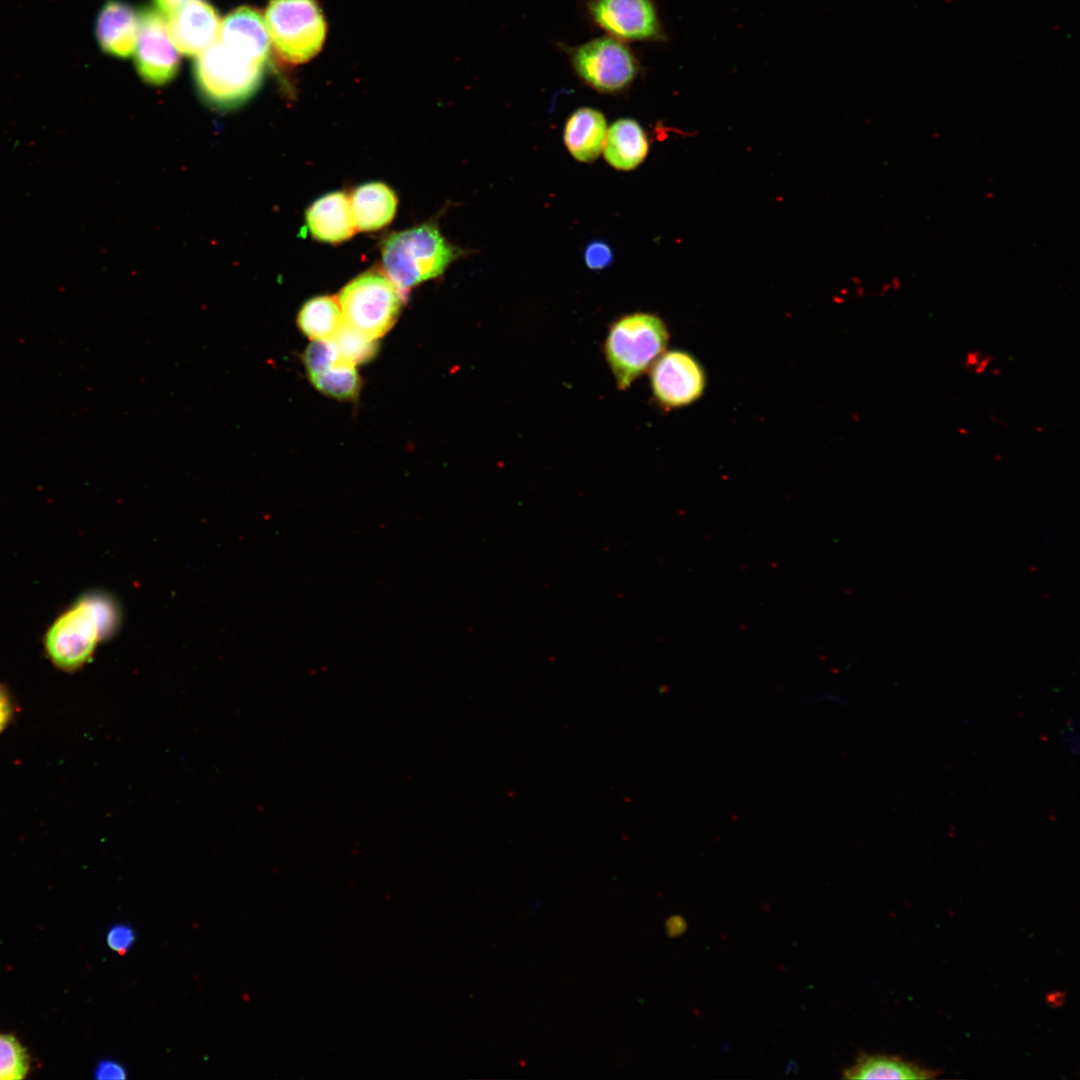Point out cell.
Returning <instances> with one entry per match:
<instances>
[{"label":"cell","mask_w":1080,"mask_h":1080,"mask_svg":"<svg viewBox=\"0 0 1080 1080\" xmlns=\"http://www.w3.org/2000/svg\"><path fill=\"white\" fill-rule=\"evenodd\" d=\"M119 605L103 592L80 596L50 624L43 637L49 661L63 672H74L92 658L99 643L120 624Z\"/></svg>","instance_id":"obj_1"},{"label":"cell","mask_w":1080,"mask_h":1080,"mask_svg":"<svg viewBox=\"0 0 1080 1080\" xmlns=\"http://www.w3.org/2000/svg\"><path fill=\"white\" fill-rule=\"evenodd\" d=\"M670 333L666 322L651 312H632L613 320L603 343V354L620 391L627 390L666 350Z\"/></svg>","instance_id":"obj_2"},{"label":"cell","mask_w":1080,"mask_h":1080,"mask_svg":"<svg viewBox=\"0 0 1080 1080\" xmlns=\"http://www.w3.org/2000/svg\"><path fill=\"white\" fill-rule=\"evenodd\" d=\"M457 256L432 224L391 234L382 245L384 273L404 298L413 286L443 273Z\"/></svg>","instance_id":"obj_3"},{"label":"cell","mask_w":1080,"mask_h":1080,"mask_svg":"<svg viewBox=\"0 0 1080 1080\" xmlns=\"http://www.w3.org/2000/svg\"><path fill=\"white\" fill-rule=\"evenodd\" d=\"M264 66L217 39L198 55L193 68L194 79L208 104L230 109L255 94L263 80Z\"/></svg>","instance_id":"obj_4"},{"label":"cell","mask_w":1080,"mask_h":1080,"mask_svg":"<svg viewBox=\"0 0 1080 1080\" xmlns=\"http://www.w3.org/2000/svg\"><path fill=\"white\" fill-rule=\"evenodd\" d=\"M264 21L273 47L286 62H306L324 43L326 23L316 0H271Z\"/></svg>","instance_id":"obj_5"},{"label":"cell","mask_w":1080,"mask_h":1080,"mask_svg":"<svg viewBox=\"0 0 1080 1080\" xmlns=\"http://www.w3.org/2000/svg\"><path fill=\"white\" fill-rule=\"evenodd\" d=\"M403 298L384 272L371 270L349 282L338 302L344 321L376 340L394 325Z\"/></svg>","instance_id":"obj_6"},{"label":"cell","mask_w":1080,"mask_h":1080,"mask_svg":"<svg viewBox=\"0 0 1080 1080\" xmlns=\"http://www.w3.org/2000/svg\"><path fill=\"white\" fill-rule=\"evenodd\" d=\"M564 48L577 77L600 93L623 92L640 72L639 61L629 46L609 35Z\"/></svg>","instance_id":"obj_7"},{"label":"cell","mask_w":1080,"mask_h":1080,"mask_svg":"<svg viewBox=\"0 0 1080 1080\" xmlns=\"http://www.w3.org/2000/svg\"><path fill=\"white\" fill-rule=\"evenodd\" d=\"M649 370L652 396L663 410L689 406L699 400L705 391V370L688 351L665 350Z\"/></svg>","instance_id":"obj_8"},{"label":"cell","mask_w":1080,"mask_h":1080,"mask_svg":"<svg viewBox=\"0 0 1080 1080\" xmlns=\"http://www.w3.org/2000/svg\"><path fill=\"white\" fill-rule=\"evenodd\" d=\"M586 10L594 25L622 42L666 39L653 0H588Z\"/></svg>","instance_id":"obj_9"},{"label":"cell","mask_w":1080,"mask_h":1080,"mask_svg":"<svg viewBox=\"0 0 1080 1080\" xmlns=\"http://www.w3.org/2000/svg\"><path fill=\"white\" fill-rule=\"evenodd\" d=\"M134 49L136 70L145 82L159 86L176 76L180 57L160 11L147 7L141 9Z\"/></svg>","instance_id":"obj_10"},{"label":"cell","mask_w":1080,"mask_h":1080,"mask_svg":"<svg viewBox=\"0 0 1080 1080\" xmlns=\"http://www.w3.org/2000/svg\"><path fill=\"white\" fill-rule=\"evenodd\" d=\"M168 34L178 50L186 56L201 54L219 36L221 20L217 11L203 0H192L167 20Z\"/></svg>","instance_id":"obj_11"},{"label":"cell","mask_w":1080,"mask_h":1080,"mask_svg":"<svg viewBox=\"0 0 1080 1080\" xmlns=\"http://www.w3.org/2000/svg\"><path fill=\"white\" fill-rule=\"evenodd\" d=\"M218 39L229 48L261 64L270 52V37L261 14L251 7H239L221 22Z\"/></svg>","instance_id":"obj_12"},{"label":"cell","mask_w":1080,"mask_h":1080,"mask_svg":"<svg viewBox=\"0 0 1080 1080\" xmlns=\"http://www.w3.org/2000/svg\"><path fill=\"white\" fill-rule=\"evenodd\" d=\"M96 38L101 49L118 58L131 56L138 34V15L119 0L107 1L98 13Z\"/></svg>","instance_id":"obj_13"},{"label":"cell","mask_w":1080,"mask_h":1080,"mask_svg":"<svg viewBox=\"0 0 1080 1080\" xmlns=\"http://www.w3.org/2000/svg\"><path fill=\"white\" fill-rule=\"evenodd\" d=\"M305 218L312 237L322 242H343L357 231L350 199L343 192L317 199L307 209Z\"/></svg>","instance_id":"obj_14"},{"label":"cell","mask_w":1080,"mask_h":1080,"mask_svg":"<svg viewBox=\"0 0 1080 1080\" xmlns=\"http://www.w3.org/2000/svg\"><path fill=\"white\" fill-rule=\"evenodd\" d=\"M607 129L606 119L601 111L590 107L578 108L565 123L564 144L577 161L593 162L603 150Z\"/></svg>","instance_id":"obj_15"},{"label":"cell","mask_w":1080,"mask_h":1080,"mask_svg":"<svg viewBox=\"0 0 1080 1080\" xmlns=\"http://www.w3.org/2000/svg\"><path fill=\"white\" fill-rule=\"evenodd\" d=\"M602 151L605 160L613 168L621 171L633 170L648 154L647 134L636 120L619 119L607 129Z\"/></svg>","instance_id":"obj_16"},{"label":"cell","mask_w":1080,"mask_h":1080,"mask_svg":"<svg viewBox=\"0 0 1080 1080\" xmlns=\"http://www.w3.org/2000/svg\"><path fill=\"white\" fill-rule=\"evenodd\" d=\"M393 190L380 182L366 183L355 189L350 204L357 230L374 231L388 225L397 209Z\"/></svg>","instance_id":"obj_17"},{"label":"cell","mask_w":1080,"mask_h":1080,"mask_svg":"<svg viewBox=\"0 0 1080 1080\" xmlns=\"http://www.w3.org/2000/svg\"><path fill=\"white\" fill-rule=\"evenodd\" d=\"M848 1079H930L935 1071L896 1056L862 1054L843 1072Z\"/></svg>","instance_id":"obj_18"},{"label":"cell","mask_w":1080,"mask_h":1080,"mask_svg":"<svg viewBox=\"0 0 1080 1080\" xmlns=\"http://www.w3.org/2000/svg\"><path fill=\"white\" fill-rule=\"evenodd\" d=\"M344 321L339 302L331 296L306 301L297 315V326L312 340L332 339Z\"/></svg>","instance_id":"obj_19"},{"label":"cell","mask_w":1080,"mask_h":1080,"mask_svg":"<svg viewBox=\"0 0 1080 1080\" xmlns=\"http://www.w3.org/2000/svg\"><path fill=\"white\" fill-rule=\"evenodd\" d=\"M310 380L318 391L340 400L355 399L361 386L355 366L342 363L310 376Z\"/></svg>","instance_id":"obj_20"},{"label":"cell","mask_w":1080,"mask_h":1080,"mask_svg":"<svg viewBox=\"0 0 1080 1080\" xmlns=\"http://www.w3.org/2000/svg\"><path fill=\"white\" fill-rule=\"evenodd\" d=\"M332 341L338 354V362L356 366L371 360L377 351V343L345 321L335 333Z\"/></svg>","instance_id":"obj_21"},{"label":"cell","mask_w":1080,"mask_h":1080,"mask_svg":"<svg viewBox=\"0 0 1080 1080\" xmlns=\"http://www.w3.org/2000/svg\"><path fill=\"white\" fill-rule=\"evenodd\" d=\"M29 1070L24 1047L11 1035L0 1034V1080L23 1079Z\"/></svg>","instance_id":"obj_22"},{"label":"cell","mask_w":1080,"mask_h":1080,"mask_svg":"<svg viewBox=\"0 0 1080 1080\" xmlns=\"http://www.w3.org/2000/svg\"><path fill=\"white\" fill-rule=\"evenodd\" d=\"M303 360L309 377L335 365L338 354L332 339L313 340L306 348Z\"/></svg>","instance_id":"obj_23"},{"label":"cell","mask_w":1080,"mask_h":1080,"mask_svg":"<svg viewBox=\"0 0 1080 1080\" xmlns=\"http://www.w3.org/2000/svg\"><path fill=\"white\" fill-rule=\"evenodd\" d=\"M614 260L611 247L604 241L594 240L584 249V262L593 271L607 268Z\"/></svg>","instance_id":"obj_24"},{"label":"cell","mask_w":1080,"mask_h":1080,"mask_svg":"<svg viewBox=\"0 0 1080 1080\" xmlns=\"http://www.w3.org/2000/svg\"><path fill=\"white\" fill-rule=\"evenodd\" d=\"M108 946L119 954L126 953L135 941L134 930L125 924L113 926L107 933Z\"/></svg>","instance_id":"obj_25"},{"label":"cell","mask_w":1080,"mask_h":1080,"mask_svg":"<svg viewBox=\"0 0 1080 1080\" xmlns=\"http://www.w3.org/2000/svg\"><path fill=\"white\" fill-rule=\"evenodd\" d=\"M15 714V700L9 689L0 682V734L8 728L14 720Z\"/></svg>","instance_id":"obj_26"},{"label":"cell","mask_w":1080,"mask_h":1080,"mask_svg":"<svg viewBox=\"0 0 1080 1080\" xmlns=\"http://www.w3.org/2000/svg\"><path fill=\"white\" fill-rule=\"evenodd\" d=\"M992 361L993 357L991 355L974 350L966 353L964 365L969 372L980 375L990 367Z\"/></svg>","instance_id":"obj_27"},{"label":"cell","mask_w":1080,"mask_h":1080,"mask_svg":"<svg viewBox=\"0 0 1080 1080\" xmlns=\"http://www.w3.org/2000/svg\"><path fill=\"white\" fill-rule=\"evenodd\" d=\"M1061 736L1064 744L1071 754L1079 753V724L1074 718L1068 719L1064 722L1061 729Z\"/></svg>","instance_id":"obj_28"},{"label":"cell","mask_w":1080,"mask_h":1080,"mask_svg":"<svg viewBox=\"0 0 1080 1080\" xmlns=\"http://www.w3.org/2000/svg\"><path fill=\"white\" fill-rule=\"evenodd\" d=\"M95 1077L97 1079H124L126 1078V1070L118 1062L103 1060L95 1069Z\"/></svg>","instance_id":"obj_29"},{"label":"cell","mask_w":1080,"mask_h":1080,"mask_svg":"<svg viewBox=\"0 0 1080 1080\" xmlns=\"http://www.w3.org/2000/svg\"><path fill=\"white\" fill-rule=\"evenodd\" d=\"M190 1L192 0H154L158 10L167 16L171 15Z\"/></svg>","instance_id":"obj_30"}]
</instances>
